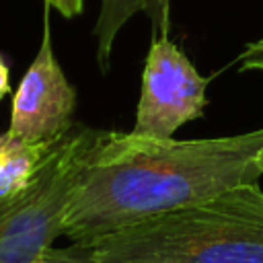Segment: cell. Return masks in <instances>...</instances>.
I'll return each mask as SVG.
<instances>
[{"label":"cell","mask_w":263,"mask_h":263,"mask_svg":"<svg viewBox=\"0 0 263 263\" xmlns=\"http://www.w3.org/2000/svg\"><path fill=\"white\" fill-rule=\"evenodd\" d=\"M88 245L99 263H263V189L242 183Z\"/></svg>","instance_id":"7a4b0ae2"},{"label":"cell","mask_w":263,"mask_h":263,"mask_svg":"<svg viewBox=\"0 0 263 263\" xmlns=\"http://www.w3.org/2000/svg\"><path fill=\"white\" fill-rule=\"evenodd\" d=\"M45 6L55 8L66 18H72V16H76V14L82 12L84 0H45Z\"/></svg>","instance_id":"30bf717a"},{"label":"cell","mask_w":263,"mask_h":263,"mask_svg":"<svg viewBox=\"0 0 263 263\" xmlns=\"http://www.w3.org/2000/svg\"><path fill=\"white\" fill-rule=\"evenodd\" d=\"M168 6L171 0H101V10L92 31L97 39V64L101 72L109 70L115 37L134 14L144 12L152 23L154 37H166Z\"/></svg>","instance_id":"52a82bcc"},{"label":"cell","mask_w":263,"mask_h":263,"mask_svg":"<svg viewBox=\"0 0 263 263\" xmlns=\"http://www.w3.org/2000/svg\"><path fill=\"white\" fill-rule=\"evenodd\" d=\"M6 95H10V70H8L6 60L0 55V101Z\"/></svg>","instance_id":"8fae6325"},{"label":"cell","mask_w":263,"mask_h":263,"mask_svg":"<svg viewBox=\"0 0 263 263\" xmlns=\"http://www.w3.org/2000/svg\"><path fill=\"white\" fill-rule=\"evenodd\" d=\"M35 263H99L97 251L88 242H72L70 247H49Z\"/></svg>","instance_id":"ba28073f"},{"label":"cell","mask_w":263,"mask_h":263,"mask_svg":"<svg viewBox=\"0 0 263 263\" xmlns=\"http://www.w3.org/2000/svg\"><path fill=\"white\" fill-rule=\"evenodd\" d=\"M240 70H263V39H257L245 47L238 55Z\"/></svg>","instance_id":"9c48e42d"},{"label":"cell","mask_w":263,"mask_h":263,"mask_svg":"<svg viewBox=\"0 0 263 263\" xmlns=\"http://www.w3.org/2000/svg\"><path fill=\"white\" fill-rule=\"evenodd\" d=\"M263 127L236 136L156 140L101 129L72 191L62 236L92 242L263 175Z\"/></svg>","instance_id":"6da1fadb"},{"label":"cell","mask_w":263,"mask_h":263,"mask_svg":"<svg viewBox=\"0 0 263 263\" xmlns=\"http://www.w3.org/2000/svg\"><path fill=\"white\" fill-rule=\"evenodd\" d=\"M255 164H257V168L263 173V148L257 152V156H255Z\"/></svg>","instance_id":"7c38bea8"},{"label":"cell","mask_w":263,"mask_h":263,"mask_svg":"<svg viewBox=\"0 0 263 263\" xmlns=\"http://www.w3.org/2000/svg\"><path fill=\"white\" fill-rule=\"evenodd\" d=\"M99 134L74 123L53 142L33 187L0 218V263H35L62 236L66 208Z\"/></svg>","instance_id":"3957f363"},{"label":"cell","mask_w":263,"mask_h":263,"mask_svg":"<svg viewBox=\"0 0 263 263\" xmlns=\"http://www.w3.org/2000/svg\"><path fill=\"white\" fill-rule=\"evenodd\" d=\"M210 78L168 37H154L142 72L136 123L129 134L166 140L187 121L201 117Z\"/></svg>","instance_id":"277c9868"},{"label":"cell","mask_w":263,"mask_h":263,"mask_svg":"<svg viewBox=\"0 0 263 263\" xmlns=\"http://www.w3.org/2000/svg\"><path fill=\"white\" fill-rule=\"evenodd\" d=\"M53 142L29 144L0 134V218L33 187Z\"/></svg>","instance_id":"8992f818"},{"label":"cell","mask_w":263,"mask_h":263,"mask_svg":"<svg viewBox=\"0 0 263 263\" xmlns=\"http://www.w3.org/2000/svg\"><path fill=\"white\" fill-rule=\"evenodd\" d=\"M76 88L68 82L55 60L49 31V6L43 14V37L39 51L12 97L8 134L29 144H45L66 134L74 121Z\"/></svg>","instance_id":"5b68a950"}]
</instances>
